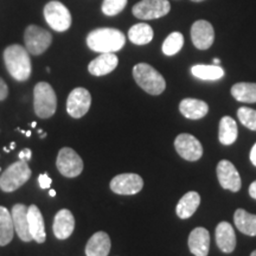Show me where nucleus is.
Segmentation results:
<instances>
[{"instance_id":"obj_7","label":"nucleus","mask_w":256,"mask_h":256,"mask_svg":"<svg viewBox=\"0 0 256 256\" xmlns=\"http://www.w3.org/2000/svg\"><path fill=\"white\" fill-rule=\"evenodd\" d=\"M25 48L31 55L38 56L44 54L51 46L52 36L49 31L44 30L37 25H30L24 34Z\"/></svg>"},{"instance_id":"obj_28","label":"nucleus","mask_w":256,"mask_h":256,"mask_svg":"<svg viewBox=\"0 0 256 256\" xmlns=\"http://www.w3.org/2000/svg\"><path fill=\"white\" fill-rule=\"evenodd\" d=\"M153 30L148 24L139 23L133 25L128 31V38L136 46H146L153 40Z\"/></svg>"},{"instance_id":"obj_10","label":"nucleus","mask_w":256,"mask_h":256,"mask_svg":"<svg viewBox=\"0 0 256 256\" xmlns=\"http://www.w3.org/2000/svg\"><path fill=\"white\" fill-rule=\"evenodd\" d=\"M92 104V95L86 88H75L66 100V112L74 119H80L88 113Z\"/></svg>"},{"instance_id":"obj_47","label":"nucleus","mask_w":256,"mask_h":256,"mask_svg":"<svg viewBox=\"0 0 256 256\" xmlns=\"http://www.w3.org/2000/svg\"><path fill=\"white\" fill-rule=\"evenodd\" d=\"M0 171H2V168H0Z\"/></svg>"},{"instance_id":"obj_43","label":"nucleus","mask_w":256,"mask_h":256,"mask_svg":"<svg viewBox=\"0 0 256 256\" xmlns=\"http://www.w3.org/2000/svg\"><path fill=\"white\" fill-rule=\"evenodd\" d=\"M31 127H32V128H36V127H37V122H34H34L31 124Z\"/></svg>"},{"instance_id":"obj_39","label":"nucleus","mask_w":256,"mask_h":256,"mask_svg":"<svg viewBox=\"0 0 256 256\" xmlns=\"http://www.w3.org/2000/svg\"><path fill=\"white\" fill-rule=\"evenodd\" d=\"M49 194H50L51 197H55L56 196V191L55 190H50Z\"/></svg>"},{"instance_id":"obj_35","label":"nucleus","mask_w":256,"mask_h":256,"mask_svg":"<svg viewBox=\"0 0 256 256\" xmlns=\"http://www.w3.org/2000/svg\"><path fill=\"white\" fill-rule=\"evenodd\" d=\"M31 156H32L31 150L30 148H24V150H22L20 152H19L18 159L19 160H25V162H28V160L31 159Z\"/></svg>"},{"instance_id":"obj_44","label":"nucleus","mask_w":256,"mask_h":256,"mask_svg":"<svg viewBox=\"0 0 256 256\" xmlns=\"http://www.w3.org/2000/svg\"><path fill=\"white\" fill-rule=\"evenodd\" d=\"M4 151H5V152H10V151H11V150L8 148V147H4Z\"/></svg>"},{"instance_id":"obj_27","label":"nucleus","mask_w":256,"mask_h":256,"mask_svg":"<svg viewBox=\"0 0 256 256\" xmlns=\"http://www.w3.org/2000/svg\"><path fill=\"white\" fill-rule=\"evenodd\" d=\"M232 95L235 100L244 104L256 102V83L240 82L232 87Z\"/></svg>"},{"instance_id":"obj_15","label":"nucleus","mask_w":256,"mask_h":256,"mask_svg":"<svg viewBox=\"0 0 256 256\" xmlns=\"http://www.w3.org/2000/svg\"><path fill=\"white\" fill-rule=\"evenodd\" d=\"M75 229V217L72 211L68 209H62L56 214L55 220H54L52 230L54 235L58 240H66L72 236Z\"/></svg>"},{"instance_id":"obj_33","label":"nucleus","mask_w":256,"mask_h":256,"mask_svg":"<svg viewBox=\"0 0 256 256\" xmlns=\"http://www.w3.org/2000/svg\"><path fill=\"white\" fill-rule=\"evenodd\" d=\"M38 183H40V188L43 190H46V188H50L51 183H52V179H51L48 174H42L38 177Z\"/></svg>"},{"instance_id":"obj_20","label":"nucleus","mask_w":256,"mask_h":256,"mask_svg":"<svg viewBox=\"0 0 256 256\" xmlns=\"http://www.w3.org/2000/svg\"><path fill=\"white\" fill-rule=\"evenodd\" d=\"M216 243L217 247L226 254H230L236 248V235L232 224L220 222L216 226Z\"/></svg>"},{"instance_id":"obj_25","label":"nucleus","mask_w":256,"mask_h":256,"mask_svg":"<svg viewBox=\"0 0 256 256\" xmlns=\"http://www.w3.org/2000/svg\"><path fill=\"white\" fill-rule=\"evenodd\" d=\"M14 226L11 212L5 206H0V247H5L14 238Z\"/></svg>"},{"instance_id":"obj_38","label":"nucleus","mask_w":256,"mask_h":256,"mask_svg":"<svg viewBox=\"0 0 256 256\" xmlns=\"http://www.w3.org/2000/svg\"><path fill=\"white\" fill-rule=\"evenodd\" d=\"M220 60H218V58L214 60V64H215V66H220Z\"/></svg>"},{"instance_id":"obj_1","label":"nucleus","mask_w":256,"mask_h":256,"mask_svg":"<svg viewBox=\"0 0 256 256\" xmlns=\"http://www.w3.org/2000/svg\"><path fill=\"white\" fill-rule=\"evenodd\" d=\"M126 43V37L120 30L110 28H96L87 37V46L90 50L100 54L116 52Z\"/></svg>"},{"instance_id":"obj_34","label":"nucleus","mask_w":256,"mask_h":256,"mask_svg":"<svg viewBox=\"0 0 256 256\" xmlns=\"http://www.w3.org/2000/svg\"><path fill=\"white\" fill-rule=\"evenodd\" d=\"M8 95V87L4 80L0 78V101H4Z\"/></svg>"},{"instance_id":"obj_3","label":"nucleus","mask_w":256,"mask_h":256,"mask_svg":"<svg viewBox=\"0 0 256 256\" xmlns=\"http://www.w3.org/2000/svg\"><path fill=\"white\" fill-rule=\"evenodd\" d=\"M133 78L136 84L150 95H160L166 88L165 78L147 63H139L133 68Z\"/></svg>"},{"instance_id":"obj_17","label":"nucleus","mask_w":256,"mask_h":256,"mask_svg":"<svg viewBox=\"0 0 256 256\" xmlns=\"http://www.w3.org/2000/svg\"><path fill=\"white\" fill-rule=\"evenodd\" d=\"M188 249L194 256H208L210 249V234L206 228H194L188 235Z\"/></svg>"},{"instance_id":"obj_31","label":"nucleus","mask_w":256,"mask_h":256,"mask_svg":"<svg viewBox=\"0 0 256 256\" xmlns=\"http://www.w3.org/2000/svg\"><path fill=\"white\" fill-rule=\"evenodd\" d=\"M238 118L243 126L256 130V110L248 107H241L238 110Z\"/></svg>"},{"instance_id":"obj_37","label":"nucleus","mask_w":256,"mask_h":256,"mask_svg":"<svg viewBox=\"0 0 256 256\" xmlns=\"http://www.w3.org/2000/svg\"><path fill=\"white\" fill-rule=\"evenodd\" d=\"M249 158H250V162L252 164L256 166V144L254 146H252V151H250V156H249Z\"/></svg>"},{"instance_id":"obj_30","label":"nucleus","mask_w":256,"mask_h":256,"mask_svg":"<svg viewBox=\"0 0 256 256\" xmlns=\"http://www.w3.org/2000/svg\"><path fill=\"white\" fill-rule=\"evenodd\" d=\"M184 46V37L180 32H172L162 43V52L166 56H174L180 51Z\"/></svg>"},{"instance_id":"obj_41","label":"nucleus","mask_w":256,"mask_h":256,"mask_svg":"<svg viewBox=\"0 0 256 256\" xmlns=\"http://www.w3.org/2000/svg\"><path fill=\"white\" fill-rule=\"evenodd\" d=\"M31 134H32V133H31V130H28V132H25V136H26L28 138H30V136H31Z\"/></svg>"},{"instance_id":"obj_21","label":"nucleus","mask_w":256,"mask_h":256,"mask_svg":"<svg viewBox=\"0 0 256 256\" xmlns=\"http://www.w3.org/2000/svg\"><path fill=\"white\" fill-rule=\"evenodd\" d=\"M110 238L107 232H98L89 238L86 246V255L87 256H108L110 252Z\"/></svg>"},{"instance_id":"obj_45","label":"nucleus","mask_w":256,"mask_h":256,"mask_svg":"<svg viewBox=\"0 0 256 256\" xmlns=\"http://www.w3.org/2000/svg\"><path fill=\"white\" fill-rule=\"evenodd\" d=\"M250 256H256V250H254V252H252V254H250Z\"/></svg>"},{"instance_id":"obj_9","label":"nucleus","mask_w":256,"mask_h":256,"mask_svg":"<svg viewBox=\"0 0 256 256\" xmlns=\"http://www.w3.org/2000/svg\"><path fill=\"white\" fill-rule=\"evenodd\" d=\"M171 10L168 0H142L133 6V14L144 20L158 19L166 16Z\"/></svg>"},{"instance_id":"obj_13","label":"nucleus","mask_w":256,"mask_h":256,"mask_svg":"<svg viewBox=\"0 0 256 256\" xmlns=\"http://www.w3.org/2000/svg\"><path fill=\"white\" fill-rule=\"evenodd\" d=\"M217 178L220 186L232 192L241 190V177L235 166L229 160H220L217 165Z\"/></svg>"},{"instance_id":"obj_14","label":"nucleus","mask_w":256,"mask_h":256,"mask_svg":"<svg viewBox=\"0 0 256 256\" xmlns=\"http://www.w3.org/2000/svg\"><path fill=\"white\" fill-rule=\"evenodd\" d=\"M191 40L197 49H209L215 40V31L212 25L206 20H198L194 23L191 28Z\"/></svg>"},{"instance_id":"obj_22","label":"nucleus","mask_w":256,"mask_h":256,"mask_svg":"<svg viewBox=\"0 0 256 256\" xmlns=\"http://www.w3.org/2000/svg\"><path fill=\"white\" fill-rule=\"evenodd\" d=\"M179 110L186 119L198 120L204 118L209 112V106L206 102L197 98H184L179 104Z\"/></svg>"},{"instance_id":"obj_46","label":"nucleus","mask_w":256,"mask_h":256,"mask_svg":"<svg viewBox=\"0 0 256 256\" xmlns=\"http://www.w3.org/2000/svg\"><path fill=\"white\" fill-rule=\"evenodd\" d=\"M192 2H203V0H192Z\"/></svg>"},{"instance_id":"obj_12","label":"nucleus","mask_w":256,"mask_h":256,"mask_svg":"<svg viewBox=\"0 0 256 256\" xmlns=\"http://www.w3.org/2000/svg\"><path fill=\"white\" fill-rule=\"evenodd\" d=\"M144 188V180L136 174H122L116 176L110 180V190L114 194L130 196L136 194Z\"/></svg>"},{"instance_id":"obj_24","label":"nucleus","mask_w":256,"mask_h":256,"mask_svg":"<svg viewBox=\"0 0 256 256\" xmlns=\"http://www.w3.org/2000/svg\"><path fill=\"white\" fill-rule=\"evenodd\" d=\"M236 228L244 235L256 236V215L249 214L243 209H238L234 214Z\"/></svg>"},{"instance_id":"obj_40","label":"nucleus","mask_w":256,"mask_h":256,"mask_svg":"<svg viewBox=\"0 0 256 256\" xmlns=\"http://www.w3.org/2000/svg\"><path fill=\"white\" fill-rule=\"evenodd\" d=\"M16 148V142H11V145H10V150H14Z\"/></svg>"},{"instance_id":"obj_8","label":"nucleus","mask_w":256,"mask_h":256,"mask_svg":"<svg viewBox=\"0 0 256 256\" xmlns=\"http://www.w3.org/2000/svg\"><path fill=\"white\" fill-rule=\"evenodd\" d=\"M56 166L60 174L68 178H75L82 174L83 160L70 147H63L57 156Z\"/></svg>"},{"instance_id":"obj_42","label":"nucleus","mask_w":256,"mask_h":256,"mask_svg":"<svg viewBox=\"0 0 256 256\" xmlns=\"http://www.w3.org/2000/svg\"><path fill=\"white\" fill-rule=\"evenodd\" d=\"M46 136H48V134H46V133H44V132H43V133H42V134H40V139H44V138H46Z\"/></svg>"},{"instance_id":"obj_5","label":"nucleus","mask_w":256,"mask_h":256,"mask_svg":"<svg viewBox=\"0 0 256 256\" xmlns=\"http://www.w3.org/2000/svg\"><path fill=\"white\" fill-rule=\"evenodd\" d=\"M31 177V170L28 162L18 160L10 165L5 172L0 176V188L4 192H14L23 186Z\"/></svg>"},{"instance_id":"obj_16","label":"nucleus","mask_w":256,"mask_h":256,"mask_svg":"<svg viewBox=\"0 0 256 256\" xmlns=\"http://www.w3.org/2000/svg\"><path fill=\"white\" fill-rule=\"evenodd\" d=\"M28 208L24 206V204H16L11 210L14 232H17L18 238L23 242H31L34 240L31 236L30 228H28Z\"/></svg>"},{"instance_id":"obj_2","label":"nucleus","mask_w":256,"mask_h":256,"mask_svg":"<svg viewBox=\"0 0 256 256\" xmlns=\"http://www.w3.org/2000/svg\"><path fill=\"white\" fill-rule=\"evenodd\" d=\"M4 62L10 75L16 81L24 82L30 78L31 75V60L26 48L14 44L4 51Z\"/></svg>"},{"instance_id":"obj_23","label":"nucleus","mask_w":256,"mask_h":256,"mask_svg":"<svg viewBox=\"0 0 256 256\" xmlns=\"http://www.w3.org/2000/svg\"><path fill=\"white\" fill-rule=\"evenodd\" d=\"M200 204V196L196 191H188L180 198L176 208V212L180 220H186L196 212Z\"/></svg>"},{"instance_id":"obj_4","label":"nucleus","mask_w":256,"mask_h":256,"mask_svg":"<svg viewBox=\"0 0 256 256\" xmlns=\"http://www.w3.org/2000/svg\"><path fill=\"white\" fill-rule=\"evenodd\" d=\"M34 113L40 119H49L56 113L57 98L49 83L40 82L34 89Z\"/></svg>"},{"instance_id":"obj_26","label":"nucleus","mask_w":256,"mask_h":256,"mask_svg":"<svg viewBox=\"0 0 256 256\" xmlns=\"http://www.w3.org/2000/svg\"><path fill=\"white\" fill-rule=\"evenodd\" d=\"M238 124L236 121L226 115L223 116L220 121V132H218V139L220 144L223 145H232L238 139Z\"/></svg>"},{"instance_id":"obj_36","label":"nucleus","mask_w":256,"mask_h":256,"mask_svg":"<svg viewBox=\"0 0 256 256\" xmlns=\"http://www.w3.org/2000/svg\"><path fill=\"white\" fill-rule=\"evenodd\" d=\"M249 194H250L252 198L256 200V180L252 182V183L250 184V186H249Z\"/></svg>"},{"instance_id":"obj_18","label":"nucleus","mask_w":256,"mask_h":256,"mask_svg":"<svg viewBox=\"0 0 256 256\" xmlns=\"http://www.w3.org/2000/svg\"><path fill=\"white\" fill-rule=\"evenodd\" d=\"M118 64H119V58L114 52L101 54L89 63L88 70L94 76H104L114 72Z\"/></svg>"},{"instance_id":"obj_29","label":"nucleus","mask_w":256,"mask_h":256,"mask_svg":"<svg viewBox=\"0 0 256 256\" xmlns=\"http://www.w3.org/2000/svg\"><path fill=\"white\" fill-rule=\"evenodd\" d=\"M191 74L194 78L206 81H216L224 76V70L220 66H206V64H197L191 68Z\"/></svg>"},{"instance_id":"obj_6","label":"nucleus","mask_w":256,"mask_h":256,"mask_svg":"<svg viewBox=\"0 0 256 256\" xmlns=\"http://www.w3.org/2000/svg\"><path fill=\"white\" fill-rule=\"evenodd\" d=\"M44 17L50 28L58 32L66 31L72 23L69 10L58 0L48 2L44 8Z\"/></svg>"},{"instance_id":"obj_32","label":"nucleus","mask_w":256,"mask_h":256,"mask_svg":"<svg viewBox=\"0 0 256 256\" xmlns=\"http://www.w3.org/2000/svg\"><path fill=\"white\" fill-rule=\"evenodd\" d=\"M127 0H104L102 4V12L108 17L119 14L126 8Z\"/></svg>"},{"instance_id":"obj_19","label":"nucleus","mask_w":256,"mask_h":256,"mask_svg":"<svg viewBox=\"0 0 256 256\" xmlns=\"http://www.w3.org/2000/svg\"><path fill=\"white\" fill-rule=\"evenodd\" d=\"M28 228L34 241L37 243H44L46 240V226H44V218L42 215L40 210L38 209L37 206L32 204L28 209Z\"/></svg>"},{"instance_id":"obj_11","label":"nucleus","mask_w":256,"mask_h":256,"mask_svg":"<svg viewBox=\"0 0 256 256\" xmlns=\"http://www.w3.org/2000/svg\"><path fill=\"white\" fill-rule=\"evenodd\" d=\"M174 148L178 154L188 162H196L203 156V147L200 140L188 133L179 134L176 138Z\"/></svg>"}]
</instances>
